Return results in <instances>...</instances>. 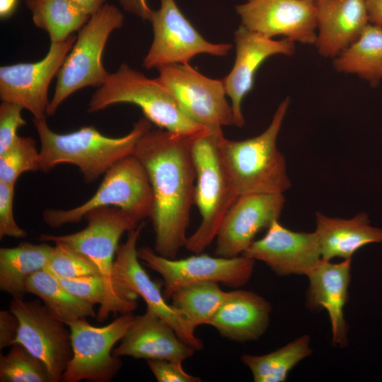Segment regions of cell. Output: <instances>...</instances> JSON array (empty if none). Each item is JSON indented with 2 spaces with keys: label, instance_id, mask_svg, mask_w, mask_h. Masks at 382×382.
<instances>
[{
  "label": "cell",
  "instance_id": "6da1fadb",
  "mask_svg": "<svg viewBox=\"0 0 382 382\" xmlns=\"http://www.w3.org/2000/svg\"><path fill=\"white\" fill-rule=\"evenodd\" d=\"M193 137L151 128L138 140L134 152L146 170L153 191L150 219L155 234L154 250L170 259H175L185 246L195 204Z\"/></svg>",
  "mask_w": 382,
  "mask_h": 382
},
{
  "label": "cell",
  "instance_id": "7a4b0ae2",
  "mask_svg": "<svg viewBox=\"0 0 382 382\" xmlns=\"http://www.w3.org/2000/svg\"><path fill=\"white\" fill-rule=\"evenodd\" d=\"M39 136L40 170L48 172L57 166L69 163L77 166L84 181L92 183L123 158L134 154L138 140L152 128V123L141 117L132 129L120 137H110L93 126L58 134L48 126L45 118H33Z\"/></svg>",
  "mask_w": 382,
  "mask_h": 382
},
{
  "label": "cell",
  "instance_id": "3957f363",
  "mask_svg": "<svg viewBox=\"0 0 382 382\" xmlns=\"http://www.w3.org/2000/svg\"><path fill=\"white\" fill-rule=\"evenodd\" d=\"M83 219L88 224L79 231L63 236L41 234L38 240L65 245L86 256L97 267L106 287L105 299L96 316L98 321H104L110 313H132L137 307L136 299L126 297L117 291L112 279V267L121 236L142 221L113 207L92 209Z\"/></svg>",
  "mask_w": 382,
  "mask_h": 382
},
{
  "label": "cell",
  "instance_id": "277c9868",
  "mask_svg": "<svg viewBox=\"0 0 382 382\" xmlns=\"http://www.w3.org/2000/svg\"><path fill=\"white\" fill-rule=\"evenodd\" d=\"M290 100L278 105L272 121L261 134L243 140H230L223 132L219 151L231 182L240 195L283 193L291 187L284 156L277 141Z\"/></svg>",
  "mask_w": 382,
  "mask_h": 382
},
{
  "label": "cell",
  "instance_id": "5b68a950",
  "mask_svg": "<svg viewBox=\"0 0 382 382\" xmlns=\"http://www.w3.org/2000/svg\"><path fill=\"white\" fill-rule=\"evenodd\" d=\"M221 127H207L194 136L191 149L196 171L195 204L201 221L185 248L202 253L216 238L224 217L239 195L222 162L218 147Z\"/></svg>",
  "mask_w": 382,
  "mask_h": 382
},
{
  "label": "cell",
  "instance_id": "8992f818",
  "mask_svg": "<svg viewBox=\"0 0 382 382\" xmlns=\"http://www.w3.org/2000/svg\"><path fill=\"white\" fill-rule=\"evenodd\" d=\"M121 103L139 107L152 124L174 134L193 137L207 128L190 119L156 78L149 79L126 64L109 73L105 83L92 96L88 112H96Z\"/></svg>",
  "mask_w": 382,
  "mask_h": 382
},
{
  "label": "cell",
  "instance_id": "52a82bcc",
  "mask_svg": "<svg viewBox=\"0 0 382 382\" xmlns=\"http://www.w3.org/2000/svg\"><path fill=\"white\" fill-rule=\"evenodd\" d=\"M124 15L114 5L105 3L79 30L76 41L57 75L54 95L47 109L53 115L59 105L74 92L86 86L100 88L109 73L102 54L111 33L120 28Z\"/></svg>",
  "mask_w": 382,
  "mask_h": 382
},
{
  "label": "cell",
  "instance_id": "ba28073f",
  "mask_svg": "<svg viewBox=\"0 0 382 382\" xmlns=\"http://www.w3.org/2000/svg\"><path fill=\"white\" fill-rule=\"evenodd\" d=\"M153 205V191L146 170L131 154L108 169L95 194L86 202L69 209H47L42 218L49 226L59 228L79 222L92 209L113 207L142 221L150 218Z\"/></svg>",
  "mask_w": 382,
  "mask_h": 382
},
{
  "label": "cell",
  "instance_id": "9c48e42d",
  "mask_svg": "<svg viewBox=\"0 0 382 382\" xmlns=\"http://www.w3.org/2000/svg\"><path fill=\"white\" fill-rule=\"evenodd\" d=\"M134 316L122 314L103 327L89 324L86 318L66 323L71 332L73 356L64 371V382H108L122 366L112 347L128 330Z\"/></svg>",
  "mask_w": 382,
  "mask_h": 382
},
{
  "label": "cell",
  "instance_id": "30bf717a",
  "mask_svg": "<svg viewBox=\"0 0 382 382\" xmlns=\"http://www.w3.org/2000/svg\"><path fill=\"white\" fill-rule=\"evenodd\" d=\"M137 254L144 265L163 277L166 299H170L183 286L203 282L241 288L250 279L255 262L243 255L224 257L202 253L179 260L170 259L146 246L138 248Z\"/></svg>",
  "mask_w": 382,
  "mask_h": 382
},
{
  "label": "cell",
  "instance_id": "8fae6325",
  "mask_svg": "<svg viewBox=\"0 0 382 382\" xmlns=\"http://www.w3.org/2000/svg\"><path fill=\"white\" fill-rule=\"evenodd\" d=\"M144 223L129 231L124 243L119 245L112 267V279L117 291L123 296L137 299L141 296L147 309L152 311L167 322L178 337L196 351L204 347L202 340L197 337L195 329L172 305L166 302L161 286L153 281L139 263L137 243Z\"/></svg>",
  "mask_w": 382,
  "mask_h": 382
},
{
  "label": "cell",
  "instance_id": "7c38bea8",
  "mask_svg": "<svg viewBox=\"0 0 382 382\" xmlns=\"http://www.w3.org/2000/svg\"><path fill=\"white\" fill-rule=\"evenodd\" d=\"M150 22L154 39L143 60L146 69L187 64L202 54L224 57L232 48L231 44L205 40L183 15L175 0H160V7L153 11Z\"/></svg>",
  "mask_w": 382,
  "mask_h": 382
},
{
  "label": "cell",
  "instance_id": "4fadbf2b",
  "mask_svg": "<svg viewBox=\"0 0 382 382\" xmlns=\"http://www.w3.org/2000/svg\"><path fill=\"white\" fill-rule=\"evenodd\" d=\"M158 70L156 79L193 121L212 128L234 125L222 79L209 78L189 64L166 65Z\"/></svg>",
  "mask_w": 382,
  "mask_h": 382
},
{
  "label": "cell",
  "instance_id": "5bb4252c",
  "mask_svg": "<svg viewBox=\"0 0 382 382\" xmlns=\"http://www.w3.org/2000/svg\"><path fill=\"white\" fill-rule=\"evenodd\" d=\"M10 311L18 320L14 343L23 345L46 366L52 382L62 381L73 356L70 330L37 299H13Z\"/></svg>",
  "mask_w": 382,
  "mask_h": 382
},
{
  "label": "cell",
  "instance_id": "9a60e30c",
  "mask_svg": "<svg viewBox=\"0 0 382 382\" xmlns=\"http://www.w3.org/2000/svg\"><path fill=\"white\" fill-rule=\"evenodd\" d=\"M76 37L52 42L45 57L34 63H19L0 68V98L20 105L33 118H45L50 103L49 86L58 74Z\"/></svg>",
  "mask_w": 382,
  "mask_h": 382
},
{
  "label": "cell",
  "instance_id": "2e32d148",
  "mask_svg": "<svg viewBox=\"0 0 382 382\" xmlns=\"http://www.w3.org/2000/svg\"><path fill=\"white\" fill-rule=\"evenodd\" d=\"M241 25L270 38L314 45L316 1L313 0H245L236 6Z\"/></svg>",
  "mask_w": 382,
  "mask_h": 382
},
{
  "label": "cell",
  "instance_id": "e0dca14e",
  "mask_svg": "<svg viewBox=\"0 0 382 382\" xmlns=\"http://www.w3.org/2000/svg\"><path fill=\"white\" fill-rule=\"evenodd\" d=\"M283 193L240 195L224 217L216 237V256L242 255L262 229L279 219L284 205Z\"/></svg>",
  "mask_w": 382,
  "mask_h": 382
},
{
  "label": "cell",
  "instance_id": "ac0fdd59",
  "mask_svg": "<svg viewBox=\"0 0 382 382\" xmlns=\"http://www.w3.org/2000/svg\"><path fill=\"white\" fill-rule=\"evenodd\" d=\"M242 255L264 262L278 276H306L322 259L315 231H294L282 225L278 219Z\"/></svg>",
  "mask_w": 382,
  "mask_h": 382
},
{
  "label": "cell",
  "instance_id": "d6986e66",
  "mask_svg": "<svg viewBox=\"0 0 382 382\" xmlns=\"http://www.w3.org/2000/svg\"><path fill=\"white\" fill-rule=\"evenodd\" d=\"M234 64L222 81L226 96L231 99L234 125L243 127L245 120L242 103L253 87L257 71L267 59L273 55H293L296 47L294 42L286 38L274 40L252 31L243 25H240L234 33Z\"/></svg>",
  "mask_w": 382,
  "mask_h": 382
},
{
  "label": "cell",
  "instance_id": "ffe728a7",
  "mask_svg": "<svg viewBox=\"0 0 382 382\" xmlns=\"http://www.w3.org/2000/svg\"><path fill=\"white\" fill-rule=\"evenodd\" d=\"M352 259L338 263L323 259L306 275L308 287L306 306L311 311L325 309L330 318L332 341L340 348L348 344L347 323L344 308L348 299L351 281Z\"/></svg>",
  "mask_w": 382,
  "mask_h": 382
},
{
  "label": "cell",
  "instance_id": "44dd1931",
  "mask_svg": "<svg viewBox=\"0 0 382 382\" xmlns=\"http://www.w3.org/2000/svg\"><path fill=\"white\" fill-rule=\"evenodd\" d=\"M117 347L116 357L164 359L183 362L192 357L195 349L183 341L174 329L152 311L134 316Z\"/></svg>",
  "mask_w": 382,
  "mask_h": 382
},
{
  "label": "cell",
  "instance_id": "7402d4cb",
  "mask_svg": "<svg viewBox=\"0 0 382 382\" xmlns=\"http://www.w3.org/2000/svg\"><path fill=\"white\" fill-rule=\"evenodd\" d=\"M369 23L366 0L316 1V40L320 55L335 58L361 35Z\"/></svg>",
  "mask_w": 382,
  "mask_h": 382
},
{
  "label": "cell",
  "instance_id": "603a6c76",
  "mask_svg": "<svg viewBox=\"0 0 382 382\" xmlns=\"http://www.w3.org/2000/svg\"><path fill=\"white\" fill-rule=\"evenodd\" d=\"M271 312L272 306L264 297L238 288L228 291L209 325L228 340L256 341L266 332Z\"/></svg>",
  "mask_w": 382,
  "mask_h": 382
},
{
  "label": "cell",
  "instance_id": "cb8c5ba5",
  "mask_svg": "<svg viewBox=\"0 0 382 382\" xmlns=\"http://www.w3.org/2000/svg\"><path fill=\"white\" fill-rule=\"evenodd\" d=\"M317 235L321 258L352 259L362 247L382 243V229L371 225L368 214L361 212L351 219L330 217L316 214Z\"/></svg>",
  "mask_w": 382,
  "mask_h": 382
},
{
  "label": "cell",
  "instance_id": "d4e9b609",
  "mask_svg": "<svg viewBox=\"0 0 382 382\" xmlns=\"http://www.w3.org/2000/svg\"><path fill=\"white\" fill-rule=\"evenodd\" d=\"M53 249L47 242H21L16 247L1 248V290L13 299H23L28 278L46 267Z\"/></svg>",
  "mask_w": 382,
  "mask_h": 382
},
{
  "label": "cell",
  "instance_id": "484cf974",
  "mask_svg": "<svg viewBox=\"0 0 382 382\" xmlns=\"http://www.w3.org/2000/svg\"><path fill=\"white\" fill-rule=\"evenodd\" d=\"M333 66L378 85L382 79V28L369 23L357 40L333 58Z\"/></svg>",
  "mask_w": 382,
  "mask_h": 382
},
{
  "label": "cell",
  "instance_id": "4316f807",
  "mask_svg": "<svg viewBox=\"0 0 382 382\" xmlns=\"http://www.w3.org/2000/svg\"><path fill=\"white\" fill-rule=\"evenodd\" d=\"M26 291L38 296L47 311L66 325L81 318H96L93 305L69 292L57 277L45 269L28 278Z\"/></svg>",
  "mask_w": 382,
  "mask_h": 382
},
{
  "label": "cell",
  "instance_id": "83f0119b",
  "mask_svg": "<svg viewBox=\"0 0 382 382\" xmlns=\"http://www.w3.org/2000/svg\"><path fill=\"white\" fill-rule=\"evenodd\" d=\"M311 337L303 335L280 348L262 355L245 354L241 362L250 369L255 382H284L291 369L313 353Z\"/></svg>",
  "mask_w": 382,
  "mask_h": 382
},
{
  "label": "cell",
  "instance_id": "f1b7e54d",
  "mask_svg": "<svg viewBox=\"0 0 382 382\" xmlns=\"http://www.w3.org/2000/svg\"><path fill=\"white\" fill-rule=\"evenodd\" d=\"M34 24L47 32L51 43L66 40L91 15L69 0H25Z\"/></svg>",
  "mask_w": 382,
  "mask_h": 382
},
{
  "label": "cell",
  "instance_id": "f546056e",
  "mask_svg": "<svg viewBox=\"0 0 382 382\" xmlns=\"http://www.w3.org/2000/svg\"><path fill=\"white\" fill-rule=\"evenodd\" d=\"M227 293L214 282L196 283L176 290L170 297L171 305L195 329L201 325H209Z\"/></svg>",
  "mask_w": 382,
  "mask_h": 382
},
{
  "label": "cell",
  "instance_id": "4dcf8cb0",
  "mask_svg": "<svg viewBox=\"0 0 382 382\" xmlns=\"http://www.w3.org/2000/svg\"><path fill=\"white\" fill-rule=\"evenodd\" d=\"M1 382H52L46 366L23 345L14 343L0 357Z\"/></svg>",
  "mask_w": 382,
  "mask_h": 382
},
{
  "label": "cell",
  "instance_id": "1f68e13d",
  "mask_svg": "<svg viewBox=\"0 0 382 382\" xmlns=\"http://www.w3.org/2000/svg\"><path fill=\"white\" fill-rule=\"evenodd\" d=\"M40 170V151L33 138L18 136L16 141L0 154V181L16 184L25 172Z\"/></svg>",
  "mask_w": 382,
  "mask_h": 382
},
{
  "label": "cell",
  "instance_id": "d6a6232c",
  "mask_svg": "<svg viewBox=\"0 0 382 382\" xmlns=\"http://www.w3.org/2000/svg\"><path fill=\"white\" fill-rule=\"evenodd\" d=\"M54 245L45 268L52 274L65 279L100 275L97 267L86 256L65 245Z\"/></svg>",
  "mask_w": 382,
  "mask_h": 382
},
{
  "label": "cell",
  "instance_id": "836d02e7",
  "mask_svg": "<svg viewBox=\"0 0 382 382\" xmlns=\"http://www.w3.org/2000/svg\"><path fill=\"white\" fill-rule=\"evenodd\" d=\"M56 277L69 292L93 306H100L105 299L106 287L98 274L72 279Z\"/></svg>",
  "mask_w": 382,
  "mask_h": 382
},
{
  "label": "cell",
  "instance_id": "e575fe53",
  "mask_svg": "<svg viewBox=\"0 0 382 382\" xmlns=\"http://www.w3.org/2000/svg\"><path fill=\"white\" fill-rule=\"evenodd\" d=\"M15 184L0 181V238L6 236L21 238L27 232L16 223L13 211Z\"/></svg>",
  "mask_w": 382,
  "mask_h": 382
},
{
  "label": "cell",
  "instance_id": "d590c367",
  "mask_svg": "<svg viewBox=\"0 0 382 382\" xmlns=\"http://www.w3.org/2000/svg\"><path fill=\"white\" fill-rule=\"evenodd\" d=\"M18 105L2 102L0 105V154L5 152L17 139L18 129L26 124Z\"/></svg>",
  "mask_w": 382,
  "mask_h": 382
},
{
  "label": "cell",
  "instance_id": "8d00e7d4",
  "mask_svg": "<svg viewBox=\"0 0 382 382\" xmlns=\"http://www.w3.org/2000/svg\"><path fill=\"white\" fill-rule=\"evenodd\" d=\"M149 369L158 382H200L199 377L187 373L182 362L164 360H147Z\"/></svg>",
  "mask_w": 382,
  "mask_h": 382
},
{
  "label": "cell",
  "instance_id": "74e56055",
  "mask_svg": "<svg viewBox=\"0 0 382 382\" xmlns=\"http://www.w3.org/2000/svg\"><path fill=\"white\" fill-rule=\"evenodd\" d=\"M18 320L9 311H0V348L12 346L17 337Z\"/></svg>",
  "mask_w": 382,
  "mask_h": 382
},
{
  "label": "cell",
  "instance_id": "f35d334b",
  "mask_svg": "<svg viewBox=\"0 0 382 382\" xmlns=\"http://www.w3.org/2000/svg\"><path fill=\"white\" fill-rule=\"evenodd\" d=\"M123 9L144 21L151 20L154 10L151 9L146 0H117Z\"/></svg>",
  "mask_w": 382,
  "mask_h": 382
},
{
  "label": "cell",
  "instance_id": "ab89813d",
  "mask_svg": "<svg viewBox=\"0 0 382 382\" xmlns=\"http://www.w3.org/2000/svg\"><path fill=\"white\" fill-rule=\"evenodd\" d=\"M369 23L382 28V0H366Z\"/></svg>",
  "mask_w": 382,
  "mask_h": 382
},
{
  "label": "cell",
  "instance_id": "60d3db41",
  "mask_svg": "<svg viewBox=\"0 0 382 382\" xmlns=\"http://www.w3.org/2000/svg\"><path fill=\"white\" fill-rule=\"evenodd\" d=\"M84 10L89 15L96 13L107 0H69Z\"/></svg>",
  "mask_w": 382,
  "mask_h": 382
},
{
  "label": "cell",
  "instance_id": "b9f144b4",
  "mask_svg": "<svg viewBox=\"0 0 382 382\" xmlns=\"http://www.w3.org/2000/svg\"><path fill=\"white\" fill-rule=\"evenodd\" d=\"M18 0H0V17L1 19L9 18L15 12Z\"/></svg>",
  "mask_w": 382,
  "mask_h": 382
},
{
  "label": "cell",
  "instance_id": "7bdbcfd3",
  "mask_svg": "<svg viewBox=\"0 0 382 382\" xmlns=\"http://www.w3.org/2000/svg\"><path fill=\"white\" fill-rule=\"evenodd\" d=\"M313 1H320V0H313Z\"/></svg>",
  "mask_w": 382,
  "mask_h": 382
}]
</instances>
